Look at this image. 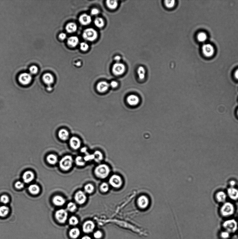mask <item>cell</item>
<instances>
[{
  "mask_svg": "<svg viewBox=\"0 0 238 239\" xmlns=\"http://www.w3.org/2000/svg\"><path fill=\"white\" fill-rule=\"evenodd\" d=\"M84 159L85 161H88L94 160V156L93 154H90L88 152L86 153L85 156L84 157Z\"/></svg>",
  "mask_w": 238,
  "mask_h": 239,
  "instance_id": "60d3db41",
  "label": "cell"
},
{
  "mask_svg": "<svg viewBox=\"0 0 238 239\" xmlns=\"http://www.w3.org/2000/svg\"><path fill=\"white\" fill-rule=\"evenodd\" d=\"M100 189L102 192H107L109 189L108 184L105 182L102 183L100 186Z\"/></svg>",
  "mask_w": 238,
  "mask_h": 239,
  "instance_id": "8d00e7d4",
  "label": "cell"
},
{
  "mask_svg": "<svg viewBox=\"0 0 238 239\" xmlns=\"http://www.w3.org/2000/svg\"><path fill=\"white\" fill-rule=\"evenodd\" d=\"M46 89L48 91H51L52 90V87H51V85L50 86H48L47 87Z\"/></svg>",
  "mask_w": 238,
  "mask_h": 239,
  "instance_id": "9f6ffc18",
  "label": "cell"
},
{
  "mask_svg": "<svg viewBox=\"0 0 238 239\" xmlns=\"http://www.w3.org/2000/svg\"><path fill=\"white\" fill-rule=\"evenodd\" d=\"M0 200L2 203L4 204L8 203L9 201V198L6 195H3L1 196Z\"/></svg>",
  "mask_w": 238,
  "mask_h": 239,
  "instance_id": "7bdbcfd3",
  "label": "cell"
},
{
  "mask_svg": "<svg viewBox=\"0 0 238 239\" xmlns=\"http://www.w3.org/2000/svg\"><path fill=\"white\" fill-rule=\"evenodd\" d=\"M99 11L97 8H93L91 10V14L93 15H96L99 14Z\"/></svg>",
  "mask_w": 238,
  "mask_h": 239,
  "instance_id": "c3c4849f",
  "label": "cell"
},
{
  "mask_svg": "<svg viewBox=\"0 0 238 239\" xmlns=\"http://www.w3.org/2000/svg\"><path fill=\"white\" fill-rule=\"evenodd\" d=\"M126 71V67L124 64L117 62L112 67V71L114 75L117 76L122 75Z\"/></svg>",
  "mask_w": 238,
  "mask_h": 239,
  "instance_id": "9c48e42d",
  "label": "cell"
},
{
  "mask_svg": "<svg viewBox=\"0 0 238 239\" xmlns=\"http://www.w3.org/2000/svg\"><path fill=\"white\" fill-rule=\"evenodd\" d=\"M127 101L130 105L133 106L138 104L140 100L137 96L132 95L128 96L127 99Z\"/></svg>",
  "mask_w": 238,
  "mask_h": 239,
  "instance_id": "e0dca14e",
  "label": "cell"
},
{
  "mask_svg": "<svg viewBox=\"0 0 238 239\" xmlns=\"http://www.w3.org/2000/svg\"><path fill=\"white\" fill-rule=\"evenodd\" d=\"M137 73L139 78L140 80H143L145 78L146 71L145 69L142 66H140L138 68Z\"/></svg>",
  "mask_w": 238,
  "mask_h": 239,
  "instance_id": "4dcf8cb0",
  "label": "cell"
},
{
  "mask_svg": "<svg viewBox=\"0 0 238 239\" xmlns=\"http://www.w3.org/2000/svg\"><path fill=\"white\" fill-rule=\"evenodd\" d=\"M202 51L206 57H209L213 55L214 50L212 45L210 44H205L203 46Z\"/></svg>",
  "mask_w": 238,
  "mask_h": 239,
  "instance_id": "7c38bea8",
  "label": "cell"
},
{
  "mask_svg": "<svg viewBox=\"0 0 238 239\" xmlns=\"http://www.w3.org/2000/svg\"><path fill=\"white\" fill-rule=\"evenodd\" d=\"M55 216L56 219L59 223H65L67 219V212L65 209H60L56 211Z\"/></svg>",
  "mask_w": 238,
  "mask_h": 239,
  "instance_id": "ba28073f",
  "label": "cell"
},
{
  "mask_svg": "<svg viewBox=\"0 0 238 239\" xmlns=\"http://www.w3.org/2000/svg\"><path fill=\"white\" fill-rule=\"evenodd\" d=\"M58 136L59 138L63 140H66L69 138V133L67 130L62 129L59 132Z\"/></svg>",
  "mask_w": 238,
  "mask_h": 239,
  "instance_id": "d4e9b609",
  "label": "cell"
},
{
  "mask_svg": "<svg viewBox=\"0 0 238 239\" xmlns=\"http://www.w3.org/2000/svg\"><path fill=\"white\" fill-rule=\"evenodd\" d=\"M110 87L109 84L105 81L101 82L97 85L96 88L99 92H105Z\"/></svg>",
  "mask_w": 238,
  "mask_h": 239,
  "instance_id": "ac0fdd59",
  "label": "cell"
},
{
  "mask_svg": "<svg viewBox=\"0 0 238 239\" xmlns=\"http://www.w3.org/2000/svg\"><path fill=\"white\" fill-rule=\"evenodd\" d=\"M235 76L236 79L238 80V69L236 71L235 74Z\"/></svg>",
  "mask_w": 238,
  "mask_h": 239,
  "instance_id": "6f0895ef",
  "label": "cell"
},
{
  "mask_svg": "<svg viewBox=\"0 0 238 239\" xmlns=\"http://www.w3.org/2000/svg\"><path fill=\"white\" fill-rule=\"evenodd\" d=\"M28 189L30 192L33 194L36 195L38 194L40 191V188L37 185L35 184H32L29 186Z\"/></svg>",
  "mask_w": 238,
  "mask_h": 239,
  "instance_id": "83f0119b",
  "label": "cell"
},
{
  "mask_svg": "<svg viewBox=\"0 0 238 239\" xmlns=\"http://www.w3.org/2000/svg\"><path fill=\"white\" fill-rule=\"evenodd\" d=\"M94 160L97 163L101 161L103 158V155L100 151H96L93 153Z\"/></svg>",
  "mask_w": 238,
  "mask_h": 239,
  "instance_id": "f1b7e54d",
  "label": "cell"
},
{
  "mask_svg": "<svg viewBox=\"0 0 238 239\" xmlns=\"http://www.w3.org/2000/svg\"><path fill=\"white\" fill-rule=\"evenodd\" d=\"M137 208L141 210H146L150 205V200L145 194H142L137 197L135 202Z\"/></svg>",
  "mask_w": 238,
  "mask_h": 239,
  "instance_id": "6da1fadb",
  "label": "cell"
},
{
  "mask_svg": "<svg viewBox=\"0 0 238 239\" xmlns=\"http://www.w3.org/2000/svg\"><path fill=\"white\" fill-rule=\"evenodd\" d=\"M224 228L229 233H234L238 228V224L235 220L231 219L226 221L223 223Z\"/></svg>",
  "mask_w": 238,
  "mask_h": 239,
  "instance_id": "52a82bcc",
  "label": "cell"
},
{
  "mask_svg": "<svg viewBox=\"0 0 238 239\" xmlns=\"http://www.w3.org/2000/svg\"><path fill=\"white\" fill-rule=\"evenodd\" d=\"M71 147L74 150H77L80 147L81 142L80 140L76 137L71 138L69 141Z\"/></svg>",
  "mask_w": 238,
  "mask_h": 239,
  "instance_id": "9a60e30c",
  "label": "cell"
},
{
  "mask_svg": "<svg viewBox=\"0 0 238 239\" xmlns=\"http://www.w3.org/2000/svg\"><path fill=\"white\" fill-rule=\"evenodd\" d=\"M75 162L76 164L78 166H83L85 164V161L84 158L80 156L76 157Z\"/></svg>",
  "mask_w": 238,
  "mask_h": 239,
  "instance_id": "836d02e7",
  "label": "cell"
},
{
  "mask_svg": "<svg viewBox=\"0 0 238 239\" xmlns=\"http://www.w3.org/2000/svg\"><path fill=\"white\" fill-rule=\"evenodd\" d=\"M53 203L57 206H61L65 203V200L63 197L60 195H56L53 197Z\"/></svg>",
  "mask_w": 238,
  "mask_h": 239,
  "instance_id": "d6986e66",
  "label": "cell"
},
{
  "mask_svg": "<svg viewBox=\"0 0 238 239\" xmlns=\"http://www.w3.org/2000/svg\"><path fill=\"white\" fill-rule=\"evenodd\" d=\"M109 184L116 188H119L121 187L123 184V180L120 176L117 174H114L110 177L109 180Z\"/></svg>",
  "mask_w": 238,
  "mask_h": 239,
  "instance_id": "8992f818",
  "label": "cell"
},
{
  "mask_svg": "<svg viewBox=\"0 0 238 239\" xmlns=\"http://www.w3.org/2000/svg\"><path fill=\"white\" fill-rule=\"evenodd\" d=\"M102 236H103V234L102 232L100 231H97L95 232V233H94V238L96 239H100L101 238Z\"/></svg>",
  "mask_w": 238,
  "mask_h": 239,
  "instance_id": "f6af8a7d",
  "label": "cell"
},
{
  "mask_svg": "<svg viewBox=\"0 0 238 239\" xmlns=\"http://www.w3.org/2000/svg\"><path fill=\"white\" fill-rule=\"evenodd\" d=\"M83 38L85 40L90 41H95L98 38V33L94 29H87L84 30L83 34Z\"/></svg>",
  "mask_w": 238,
  "mask_h": 239,
  "instance_id": "5b68a950",
  "label": "cell"
},
{
  "mask_svg": "<svg viewBox=\"0 0 238 239\" xmlns=\"http://www.w3.org/2000/svg\"><path fill=\"white\" fill-rule=\"evenodd\" d=\"M227 198L226 194L223 191H219L216 195V199L217 201L220 203H225Z\"/></svg>",
  "mask_w": 238,
  "mask_h": 239,
  "instance_id": "7402d4cb",
  "label": "cell"
},
{
  "mask_svg": "<svg viewBox=\"0 0 238 239\" xmlns=\"http://www.w3.org/2000/svg\"><path fill=\"white\" fill-rule=\"evenodd\" d=\"M81 239H92L91 237L88 236H85L83 237Z\"/></svg>",
  "mask_w": 238,
  "mask_h": 239,
  "instance_id": "11a10c76",
  "label": "cell"
},
{
  "mask_svg": "<svg viewBox=\"0 0 238 239\" xmlns=\"http://www.w3.org/2000/svg\"><path fill=\"white\" fill-rule=\"evenodd\" d=\"M110 86L112 88H115L117 87L118 85V83L117 82L115 81H112L111 82L110 84Z\"/></svg>",
  "mask_w": 238,
  "mask_h": 239,
  "instance_id": "f907efd6",
  "label": "cell"
},
{
  "mask_svg": "<svg viewBox=\"0 0 238 239\" xmlns=\"http://www.w3.org/2000/svg\"><path fill=\"white\" fill-rule=\"evenodd\" d=\"M15 186L17 189H21L24 187V184L23 182L18 181L15 183Z\"/></svg>",
  "mask_w": 238,
  "mask_h": 239,
  "instance_id": "bcb514c9",
  "label": "cell"
},
{
  "mask_svg": "<svg viewBox=\"0 0 238 239\" xmlns=\"http://www.w3.org/2000/svg\"><path fill=\"white\" fill-rule=\"evenodd\" d=\"M84 190L85 192L90 194L94 191V187L92 184H88L85 186Z\"/></svg>",
  "mask_w": 238,
  "mask_h": 239,
  "instance_id": "d6a6232c",
  "label": "cell"
},
{
  "mask_svg": "<svg viewBox=\"0 0 238 239\" xmlns=\"http://www.w3.org/2000/svg\"><path fill=\"white\" fill-rule=\"evenodd\" d=\"M94 23L97 27L101 28L104 25V21L101 18H97L95 20Z\"/></svg>",
  "mask_w": 238,
  "mask_h": 239,
  "instance_id": "e575fe53",
  "label": "cell"
},
{
  "mask_svg": "<svg viewBox=\"0 0 238 239\" xmlns=\"http://www.w3.org/2000/svg\"><path fill=\"white\" fill-rule=\"evenodd\" d=\"M79 41L77 37L76 36H72L69 37L67 40V44L69 46L74 48L78 44Z\"/></svg>",
  "mask_w": 238,
  "mask_h": 239,
  "instance_id": "603a6c76",
  "label": "cell"
},
{
  "mask_svg": "<svg viewBox=\"0 0 238 239\" xmlns=\"http://www.w3.org/2000/svg\"><path fill=\"white\" fill-rule=\"evenodd\" d=\"M235 207L230 202H225L223 203L220 209L221 213L224 217H229L233 214Z\"/></svg>",
  "mask_w": 238,
  "mask_h": 239,
  "instance_id": "277c9868",
  "label": "cell"
},
{
  "mask_svg": "<svg viewBox=\"0 0 238 239\" xmlns=\"http://www.w3.org/2000/svg\"><path fill=\"white\" fill-rule=\"evenodd\" d=\"M73 162L74 161L72 157L69 155H67L61 159L59 163V165L62 170L67 171L72 167Z\"/></svg>",
  "mask_w": 238,
  "mask_h": 239,
  "instance_id": "3957f363",
  "label": "cell"
},
{
  "mask_svg": "<svg viewBox=\"0 0 238 239\" xmlns=\"http://www.w3.org/2000/svg\"><path fill=\"white\" fill-rule=\"evenodd\" d=\"M59 37L61 40L63 41V40H65L66 38H67V35H66L65 33H61V34L59 35Z\"/></svg>",
  "mask_w": 238,
  "mask_h": 239,
  "instance_id": "681fc988",
  "label": "cell"
},
{
  "mask_svg": "<svg viewBox=\"0 0 238 239\" xmlns=\"http://www.w3.org/2000/svg\"><path fill=\"white\" fill-rule=\"evenodd\" d=\"M106 4L108 7L112 10L116 9L118 6L117 1H116L108 0V1H107Z\"/></svg>",
  "mask_w": 238,
  "mask_h": 239,
  "instance_id": "1f68e13d",
  "label": "cell"
},
{
  "mask_svg": "<svg viewBox=\"0 0 238 239\" xmlns=\"http://www.w3.org/2000/svg\"><path fill=\"white\" fill-rule=\"evenodd\" d=\"M110 172L109 167L105 164H102L97 166L94 170V173L99 178L104 179L107 178Z\"/></svg>",
  "mask_w": 238,
  "mask_h": 239,
  "instance_id": "7a4b0ae2",
  "label": "cell"
},
{
  "mask_svg": "<svg viewBox=\"0 0 238 239\" xmlns=\"http://www.w3.org/2000/svg\"><path fill=\"white\" fill-rule=\"evenodd\" d=\"M207 38L206 35L204 32H201L198 35L197 38L198 40L200 42H204L206 41Z\"/></svg>",
  "mask_w": 238,
  "mask_h": 239,
  "instance_id": "74e56055",
  "label": "cell"
},
{
  "mask_svg": "<svg viewBox=\"0 0 238 239\" xmlns=\"http://www.w3.org/2000/svg\"><path fill=\"white\" fill-rule=\"evenodd\" d=\"M95 227V225L93 221H87L85 222L83 224V229L85 233H89L92 232Z\"/></svg>",
  "mask_w": 238,
  "mask_h": 239,
  "instance_id": "4fadbf2b",
  "label": "cell"
},
{
  "mask_svg": "<svg viewBox=\"0 0 238 239\" xmlns=\"http://www.w3.org/2000/svg\"><path fill=\"white\" fill-rule=\"evenodd\" d=\"M221 237L224 239H227L229 237V233L227 231L222 232L221 234Z\"/></svg>",
  "mask_w": 238,
  "mask_h": 239,
  "instance_id": "7dc6e473",
  "label": "cell"
},
{
  "mask_svg": "<svg viewBox=\"0 0 238 239\" xmlns=\"http://www.w3.org/2000/svg\"><path fill=\"white\" fill-rule=\"evenodd\" d=\"M81 152L86 153H87V148L86 147H84L81 149Z\"/></svg>",
  "mask_w": 238,
  "mask_h": 239,
  "instance_id": "f5cc1de1",
  "label": "cell"
},
{
  "mask_svg": "<svg viewBox=\"0 0 238 239\" xmlns=\"http://www.w3.org/2000/svg\"><path fill=\"white\" fill-rule=\"evenodd\" d=\"M175 2V1H164V4L166 7L171 8L174 6Z\"/></svg>",
  "mask_w": 238,
  "mask_h": 239,
  "instance_id": "ab89813d",
  "label": "cell"
},
{
  "mask_svg": "<svg viewBox=\"0 0 238 239\" xmlns=\"http://www.w3.org/2000/svg\"><path fill=\"white\" fill-rule=\"evenodd\" d=\"M227 195L231 199L233 200H238V190L235 187L229 188L227 189Z\"/></svg>",
  "mask_w": 238,
  "mask_h": 239,
  "instance_id": "5bb4252c",
  "label": "cell"
},
{
  "mask_svg": "<svg viewBox=\"0 0 238 239\" xmlns=\"http://www.w3.org/2000/svg\"><path fill=\"white\" fill-rule=\"evenodd\" d=\"M34 178L33 173L30 171H28L24 173L23 179L24 182L26 183H29L32 181Z\"/></svg>",
  "mask_w": 238,
  "mask_h": 239,
  "instance_id": "44dd1931",
  "label": "cell"
},
{
  "mask_svg": "<svg viewBox=\"0 0 238 239\" xmlns=\"http://www.w3.org/2000/svg\"><path fill=\"white\" fill-rule=\"evenodd\" d=\"M38 69L35 66H32L29 68V71L31 74H36L38 72Z\"/></svg>",
  "mask_w": 238,
  "mask_h": 239,
  "instance_id": "ee69618b",
  "label": "cell"
},
{
  "mask_svg": "<svg viewBox=\"0 0 238 239\" xmlns=\"http://www.w3.org/2000/svg\"><path fill=\"white\" fill-rule=\"evenodd\" d=\"M67 210L70 212H74L76 210L77 207L74 202H70L67 205Z\"/></svg>",
  "mask_w": 238,
  "mask_h": 239,
  "instance_id": "d590c367",
  "label": "cell"
},
{
  "mask_svg": "<svg viewBox=\"0 0 238 239\" xmlns=\"http://www.w3.org/2000/svg\"><path fill=\"white\" fill-rule=\"evenodd\" d=\"M77 27L76 24L73 22L68 24L66 27V29L67 32L69 33H72L75 32L77 30Z\"/></svg>",
  "mask_w": 238,
  "mask_h": 239,
  "instance_id": "484cf974",
  "label": "cell"
},
{
  "mask_svg": "<svg viewBox=\"0 0 238 239\" xmlns=\"http://www.w3.org/2000/svg\"><path fill=\"white\" fill-rule=\"evenodd\" d=\"M32 79V76L28 73H23L21 74L19 77L18 80L22 85H26L30 84Z\"/></svg>",
  "mask_w": 238,
  "mask_h": 239,
  "instance_id": "30bf717a",
  "label": "cell"
},
{
  "mask_svg": "<svg viewBox=\"0 0 238 239\" xmlns=\"http://www.w3.org/2000/svg\"><path fill=\"white\" fill-rule=\"evenodd\" d=\"M47 161L51 165H55L58 161V158L56 155L53 154L49 155L47 157Z\"/></svg>",
  "mask_w": 238,
  "mask_h": 239,
  "instance_id": "4316f807",
  "label": "cell"
},
{
  "mask_svg": "<svg viewBox=\"0 0 238 239\" xmlns=\"http://www.w3.org/2000/svg\"><path fill=\"white\" fill-rule=\"evenodd\" d=\"M87 196L85 193L82 191L76 192L74 196V199L76 203L79 205H82L86 202Z\"/></svg>",
  "mask_w": 238,
  "mask_h": 239,
  "instance_id": "8fae6325",
  "label": "cell"
},
{
  "mask_svg": "<svg viewBox=\"0 0 238 239\" xmlns=\"http://www.w3.org/2000/svg\"><path fill=\"white\" fill-rule=\"evenodd\" d=\"M9 208L6 206L3 205L0 207V216L1 217H6L9 212Z\"/></svg>",
  "mask_w": 238,
  "mask_h": 239,
  "instance_id": "f546056e",
  "label": "cell"
},
{
  "mask_svg": "<svg viewBox=\"0 0 238 239\" xmlns=\"http://www.w3.org/2000/svg\"><path fill=\"white\" fill-rule=\"evenodd\" d=\"M80 232L79 229L74 228L71 229L69 232V235L71 238L76 239L80 235Z\"/></svg>",
  "mask_w": 238,
  "mask_h": 239,
  "instance_id": "cb8c5ba5",
  "label": "cell"
},
{
  "mask_svg": "<svg viewBox=\"0 0 238 239\" xmlns=\"http://www.w3.org/2000/svg\"><path fill=\"white\" fill-rule=\"evenodd\" d=\"M237 113H238V112H237Z\"/></svg>",
  "mask_w": 238,
  "mask_h": 239,
  "instance_id": "680465c9",
  "label": "cell"
},
{
  "mask_svg": "<svg viewBox=\"0 0 238 239\" xmlns=\"http://www.w3.org/2000/svg\"><path fill=\"white\" fill-rule=\"evenodd\" d=\"M80 48L81 50L83 51H86L88 50L89 48V46L86 43L83 42L80 44Z\"/></svg>",
  "mask_w": 238,
  "mask_h": 239,
  "instance_id": "b9f144b4",
  "label": "cell"
},
{
  "mask_svg": "<svg viewBox=\"0 0 238 239\" xmlns=\"http://www.w3.org/2000/svg\"><path fill=\"white\" fill-rule=\"evenodd\" d=\"M69 224L72 226H75L77 225L79 223V221L78 218L75 216H72L69 219Z\"/></svg>",
  "mask_w": 238,
  "mask_h": 239,
  "instance_id": "f35d334b",
  "label": "cell"
},
{
  "mask_svg": "<svg viewBox=\"0 0 238 239\" xmlns=\"http://www.w3.org/2000/svg\"><path fill=\"white\" fill-rule=\"evenodd\" d=\"M79 21L82 25H87L91 23L92 18L90 15L84 14L80 17Z\"/></svg>",
  "mask_w": 238,
  "mask_h": 239,
  "instance_id": "2e32d148",
  "label": "cell"
},
{
  "mask_svg": "<svg viewBox=\"0 0 238 239\" xmlns=\"http://www.w3.org/2000/svg\"><path fill=\"white\" fill-rule=\"evenodd\" d=\"M229 184L231 187H234V186L236 185V182L234 180L231 181L229 182Z\"/></svg>",
  "mask_w": 238,
  "mask_h": 239,
  "instance_id": "816d5d0a",
  "label": "cell"
},
{
  "mask_svg": "<svg viewBox=\"0 0 238 239\" xmlns=\"http://www.w3.org/2000/svg\"><path fill=\"white\" fill-rule=\"evenodd\" d=\"M42 80L48 86H50L53 83L54 78L51 74L49 73H46L43 75Z\"/></svg>",
  "mask_w": 238,
  "mask_h": 239,
  "instance_id": "ffe728a7",
  "label": "cell"
},
{
  "mask_svg": "<svg viewBox=\"0 0 238 239\" xmlns=\"http://www.w3.org/2000/svg\"><path fill=\"white\" fill-rule=\"evenodd\" d=\"M121 60V57L119 56H117L114 57V60H115L117 62H119Z\"/></svg>",
  "mask_w": 238,
  "mask_h": 239,
  "instance_id": "db71d44e",
  "label": "cell"
}]
</instances>
